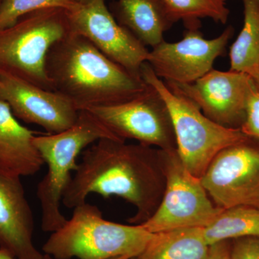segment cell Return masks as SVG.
Listing matches in <instances>:
<instances>
[{"label":"cell","mask_w":259,"mask_h":259,"mask_svg":"<svg viewBox=\"0 0 259 259\" xmlns=\"http://www.w3.org/2000/svg\"><path fill=\"white\" fill-rule=\"evenodd\" d=\"M231 244L228 241L219 242L215 244L210 245L206 259H231Z\"/></svg>","instance_id":"obj_24"},{"label":"cell","mask_w":259,"mask_h":259,"mask_svg":"<svg viewBox=\"0 0 259 259\" xmlns=\"http://www.w3.org/2000/svg\"><path fill=\"white\" fill-rule=\"evenodd\" d=\"M242 1L244 20L230 49V70L249 74L259 68V0Z\"/></svg>","instance_id":"obj_19"},{"label":"cell","mask_w":259,"mask_h":259,"mask_svg":"<svg viewBox=\"0 0 259 259\" xmlns=\"http://www.w3.org/2000/svg\"><path fill=\"white\" fill-rule=\"evenodd\" d=\"M0 259H18L10 254L6 250L0 249Z\"/></svg>","instance_id":"obj_26"},{"label":"cell","mask_w":259,"mask_h":259,"mask_svg":"<svg viewBox=\"0 0 259 259\" xmlns=\"http://www.w3.org/2000/svg\"><path fill=\"white\" fill-rule=\"evenodd\" d=\"M202 232L209 246L230 239L259 236V209L244 205L223 209Z\"/></svg>","instance_id":"obj_18"},{"label":"cell","mask_w":259,"mask_h":259,"mask_svg":"<svg viewBox=\"0 0 259 259\" xmlns=\"http://www.w3.org/2000/svg\"><path fill=\"white\" fill-rule=\"evenodd\" d=\"M198 29H187L180 41L163 40L149 51L147 62L158 78L166 82H194L212 70L216 59L224 55L233 28L228 27L212 39L204 38Z\"/></svg>","instance_id":"obj_11"},{"label":"cell","mask_w":259,"mask_h":259,"mask_svg":"<svg viewBox=\"0 0 259 259\" xmlns=\"http://www.w3.org/2000/svg\"><path fill=\"white\" fill-rule=\"evenodd\" d=\"M0 100L15 117L58 134L76 123L79 110L64 95L5 73H0Z\"/></svg>","instance_id":"obj_13"},{"label":"cell","mask_w":259,"mask_h":259,"mask_svg":"<svg viewBox=\"0 0 259 259\" xmlns=\"http://www.w3.org/2000/svg\"><path fill=\"white\" fill-rule=\"evenodd\" d=\"M201 182L220 208L250 206L259 209V142L249 137L222 150Z\"/></svg>","instance_id":"obj_9"},{"label":"cell","mask_w":259,"mask_h":259,"mask_svg":"<svg viewBox=\"0 0 259 259\" xmlns=\"http://www.w3.org/2000/svg\"><path fill=\"white\" fill-rule=\"evenodd\" d=\"M251 81L246 73L212 69L192 83L164 82L193 102L209 120L223 127L241 129Z\"/></svg>","instance_id":"obj_12"},{"label":"cell","mask_w":259,"mask_h":259,"mask_svg":"<svg viewBox=\"0 0 259 259\" xmlns=\"http://www.w3.org/2000/svg\"><path fill=\"white\" fill-rule=\"evenodd\" d=\"M231 259H259V236L235 239L231 245Z\"/></svg>","instance_id":"obj_23"},{"label":"cell","mask_w":259,"mask_h":259,"mask_svg":"<svg viewBox=\"0 0 259 259\" xmlns=\"http://www.w3.org/2000/svg\"><path fill=\"white\" fill-rule=\"evenodd\" d=\"M20 179L0 172V249L18 259H53L34 245L33 214Z\"/></svg>","instance_id":"obj_14"},{"label":"cell","mask_w":259,"mask_h":259,"mask_svg":"<svg viewBox=\"0 0 259 259\" xmlns=\"http://www.w3.org/2000/svg\"><path fill=\"white\" fill-rule=\"evenodd\" d=\"M74 0H3L0 5V29L6 28L32 12L61 8L70 11L79 6Z\"/></svg>","instance_id":"obj_21"},{"label":"cell","mask_w":259,"mask_h":259,"mask_svg":"<svg viewBox=\"0 0 259 259\" xmlns=\"http://www.w3.org/2000/svg\"><path fill=\"white\" fill-rule=\"evenodd\" d=\"M141 74L168 107L177 153L184 166L194 176L201 179L218 153L248 137L240 128L223 127L209 120L193 102L170 90L148 62L141 66Z\"/></svg>","instance_id":"obj_6"},{"label":"cell","mask_w":259,"mask_h":259,"mask_svg":"<svg viewBox=\"0 0 259 259\" xmlns=\"http://www.w3.org/2000/svg\"><path fill=\"white\" fill-rule=\"evenodd\" d=\"M248 74L251 76L257 88L259 89V68L253 70V71H252L251 72L249 73Z\"/></svg>","instance_id":"obj_25"},{"label":"cell","mask_w":259,"mask_h":259,"mask_svg":"<svg viewBox=\"0 0 259 259\" xmlns=\"http://www.w3.org/2000/svg\"><path fill=\"white\" fill-rule=\"evenodd\" d=\"M35 133L19 122L0 100V172L8 176H32L41 169V155L34 144Z\"/></svg>","instance_id":"obj_15"},{"label":"cell","mask_w":259,"mask_h":259,"mask_svg":"<svg viewBox=\"0 0 259 259\" xmlns=\"http://www.w3.org/2000/svg\"><path fill=\"white\" fill-rule=\"evenodd\" d=\"M209 249L202 228H182L154 233L134 259H206Z\"/></svg>","instance_id":"obj_17"},{"label":"cell","mask_w":259,"mask_h":259,"mask_svg":"<svg viewBox=\"0 0 259 259\" xmlns=\"http://www.w3.org/2000/svg\"><path fill=\"white\" fill-rule=\"evenodd\" d=\"M162 151V150H161ZM166 187L161 203L143 226L150 233L203 228L222 208L210 199L200 179L184 166L177 151H162Z\"/></svg>","instance_id":"obj_7"},{"label":"cell","mask_w":259,"mask_h":259,"mask_svg":"<svg viewBox=\"0 0 259 259\" xmlns=\"http://www.w3.org/2000/svg\"><path fill=\"white\" fill-rule=\"evenodd\" d=\"M102 139H117L95 116L81 110L76 123L58 134L36 136L34 144L48 167L47 173L39 182L37 197L41 207V228L54 233L67 219L61 212L65 191L78 168V156L87 148Z\"/></svg>","instance_id":"obj_4"},{"label":"cell","mask_w":259,"mask_h":259,"mask_svg":"<svg viewBox=\"0 0 259 259\" xmlns=\"http://www.w3.org/2000/svg\"><path fill=\"white\" fill-rule=\"evenodd\" d=\"M153 236L142 225L107 221L97 206L86 202L74 207L71 218L51 233L42 250L53 259L136 258Z\"/></svg>","instance_id":"obj_3"},{"label":"cell","mask_w":259,"mask_h":259,"mask_svg":"<svg viewBox=\"0 0 259 259\" xmlns=\"http://www.w3.org/2000/svg\"><path fill=\"white\" fill-rule=\"evenodd\" d=\"M71 32L67 10L61 8L32 12L0 29V73L54 91L47 71L48 53Z\"/></svg>","instance_id":"obj_5"},{"label":"cell","mask_w":259,"mask_h":259,"mask_svg":"<svg viewBox=\"0 0 259 259\" xmlns=\"http://www.w3.org/2000/svg\"><path fill=\"white\" fill-rule=\"evenodd\" d=\"M172 23L182 20L186 28H199V19L226 23L230 10L226 0H160Z\"/></svg>","instance_id":"obj_20"},{"label":"cell","mask_w":259,"mask_h":259,"mask_svg":"<svg viewBox=\"0 0 259 259\" xmlns=\"http://www.w3.org/2000/svg\"><path fill=\"white\" fill-rule=\"evenodd\" d=\"M67 13L71 31L88 39L110 60L141 76L150 51L116 20L106 0H93Z\"/></svg>","instance_id":"obj_10"},{"label":"cell","mask_w":259,"mask_h":259,"mask_svg":"<svg viewBox=\"0 0 259 259\" xmlns=\"http://www.w3.org/2000/svg\"><path fill=\"white\" fill-rule=\"evenodd\" d=\"M47 71L54 91L71 100L79 111L123 103L150 88L142 76L110 60L72 31L51 48Z\"/></svg>","instance_id":"obj_2"},{"label":"cell","mask_w":259,"mask_h":259,"mask_svg":"<svg viewBox=\"0 0 259 259\" xmlns=\"http://www.w3.org/2000/svg\"><path fill=\"white\" fill-rule=\"evenodd\" d=\"M112 14L145 47H156L173 23L160 0H115Z\"/></svg>","instance_id":"obj_16"},{"label":"cell","mask_w":259,"mask_h":259,"mask_svg":"<svg viewBox=\"0 0 259 259\" xmlns=\"http://www.w3.org/2000/svg\"><path fill=\"white\" fill-rule=\"evenodd\" d=\"M2 2H3V0H0V5H1Z\"/></svg>","instance_id":"obj_29"},{"label":"cell","mask_w":259,"mask_h":259,"mask_svg":"<svg viewBox=\"0 0 259 259\" xmlns=\"http://www.w3.org/2000/svg\"><path fill=\"white\" fill-rule=\"evenodd\" d=\"M84 110L95 116L122 141L134 140L139 144L162 151H177L168 107L152 87L140 96L123 103Z\"/></svg>","instance_id":"obj_8"},{"label":"cell","mask_w":259,"mask_h":259,"mask_svg":"<svg viewBox=\"0 0 259 259\" xmlns=\"http://www.w3.org/2000/svg\"><path fill=\"white\" fill-rule=\"evenodd\" d=\"M112 259H134V258H128V257H126V256H121V257H117V258H112Z\"/></svg>","instance_id":"obj_28"},{"label":"cell","mask_w":259,"mask_h":259,"mask_svg":"<svg viewBox=\"0 0 259 259\" xmlns=\"http://www.w3.org/2000/svg\"><path fill=\"white\" fill-rule=\"evenodd\" d=\"M241 130L245 136L259 142V89L253 79L248 92L245 119Z\"/></svg>","instance_id":"obj_22"},{"label":"cell","mask_w":259,"mask_h":259,"mask_svg":"<svg viewBox=\"0 0 259 259\" xmlns=\"http://www.w3.org/2000/svg\"><path fill=\"white\" fill-rule=\"evenodd\" d=\"M165 187L161 149L102 139L83 151L61 202L67 208L74 209L86 202L92 194L104 198L120 197L136 208L127 222L141 225L156 212Z\"/></svg>","instance_id":"obj_1"},{"label":"cell","mask_w":259,"mask_h":259,"mask_svg":"<svg viewBox=\"0 0 259 259\" xmlns=\"http://www.w3.org/2000/svg\"><path fill=\"white\" fill-rule=\"evenodd\" d=\"M75 2H76L77 4H79V5H84L87 4H89V3H91V2H93V0H74Z\"/></svg>","instance_id":"obj_27"}]
</instances>
